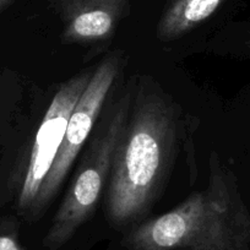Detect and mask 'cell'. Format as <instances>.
Masks as SVG:
<instances>
[{
    "mask_svg": "<svg viewBox=\"0 0 250 250\" xmlns=\"http://www.w3.org/2000/svg\"><path fill=\"white\" fill-rule=\"evenodd\" d=\"M62 23L64 43L103 42L130 11L131 0H49Z\"/></svg>",
    "mask_w": 250,
    "mask_h": 250,
    "instance_id": "obj_6",
    "label": "cell"
},
{
    "mask_svg": "<svg viewBox=\"0 0 250 250\" xmlns=\"http://www.w3.org/2000/svg\"><path fill=\"white\" fill-rule=\"evenodd\" d=\"M129 250H250V212L233 173L212 153L208 187L134 227Z\"/></svg>",
    "mask_w": 250,
    "mask_h": 250,
    "instance_id": "obj_2",
    "label": "cell"
},
{
    "mask_svg": "<svg viewBox=\"0 0 250 250\" xmlns=\"http://www.w3.org/2000/svg\"><path fill=\"white\" fill-rule=\"evenodd\" d=\"M119 70L120 57L117 53H112L98 64L97 69L91 75L85 91L69 118L62 146L38 193L30 215L31 220L40 217L47 204L54 198L62 187L74 161L92 134L110 88L119 75Z\"/></svg>",
    "mask_w": 250,
    "mask_h": 250,
    "instance_id": "obj_4",
    "label": "cell"
},
{
    "mask_svg": "<svg viewBox=\"0 0 250 250\" xmlns=\"http://www.w3.org/2000/svg\"><path fill=\"white\" fill-rule=\"evenodd\" d=\"M0 250H25L19 238L18 225L14 221H0Z\"/></svg>",
    "mask_w": 250,
    "mask_h": 250,
    "instance_id": "obj_8",
    "label": "cell"
},
{
    "mask_svg": "<svg viewBox=\"0 0 250 250\" xmlns=\"http://www.w3.org/2000/svg\"><path fill=\"white\" fill-rule=\"evenodd\" d=\"M245 47H247L248 52H249V53H250V35H249V37H248L247 42H245Z\"/></svg>",
    "mask_w": 250,
    "mask_h": 250,
    "instance_id": "obj_10",
    "label": "cell"
},
{
    "mask_svg": "<svg viewBox=\"0 0 250 250\" xmlns=\"http://www.w3.org/2000/svg\"><path fill=\"white\" fill-rule=\"evenodd\" d=\"M225 0H169L158 21L156 36L162 42L178 40L203 25Z\"/></svg>",
    "mask_w": 250,
    "mask_h": 250,
    "instance_id": "obj_7",
    "label": "cell"
},
{
    "mask_svg": "<svg viewBox=\"0 0 250 250\" xmlns=\"http://www.w3.org/2000/svg\"><path fill=\"white\" fill-rule=\"evenodd\" d=\"M130 101L129 93L124 95L113 105L107 120L98 124L100 126L88 144L75 178L43 239L45 250H58L68 243L97 208L110 175L118 143L130 113Z\"/></svg>",
    "mask_w": 250,
    "mask_h": 250,
    "instance_id": "obj_3",
    "label": "cell"
},
{
    "mask_svg": "<svg viewBox=\"0 0 250 250\" xmlns=\"http://www.w3.org/2000/svg\"><path fill=\"white\" fill-rule=\"evenodd\" d=\"M177 140L174 105L153 87L140 85L108 182L105 208L113 226L126 227L147 213L172 167Z\"/></svg>",
    "mask_w": 250,
    "mask_h": 250,
    "instance_id": "obj_1",
    "label": "cell"
},
{
    "mask_svg": "<svg viewBox=\"0 0 250 250\" xmlns=\"http://www.w3.org/2000/svg\"><path fill=\"white\" fill-rule=\"evenodd\" d=\"M15 0H0V13L3 10H5L10 4H13Z\"/></svg>",
    "mask_w": 250,
    "mask_h": 250,
    "instance_id": "obj_9",
    "label": "cell"
},
{
    "mask_svg": "<svg viewBox=\"0 0 250 250\" xmlns=\"http://www.w3.org/2000/svg\"><path fill=\"white\" fill-rule=\"evenodd\" d=\"M91 75L90 71H85L62 83L38 128L18 199L19 211L26 218H30L43 182L62 146L71 112L85 91Z\"/></svg>",
    "mask_w": 250,
    "mask_h": 250,
    "instance_id": "obj_5",
    "label": "cell"
}]
</instances>
